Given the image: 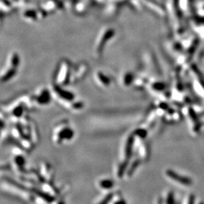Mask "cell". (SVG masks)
Here are the masks:
<instances>
[{
    "mask_svg": "<svg viewBox=\"0 0 204 204\" xmlns=\"http://www.w3.org/2000/svg\"><path fill=\"white\" fill-rule=\"evenodd\" d=\"M115 34L116 31L112 27H104L101 30L94 46V54L96 58H101L106 46L113 39Z\"/></svg>",
    "mask_w": 204,
    "mask_h": 204,
    "instance_id": "6da1fadb",
    "label": "cell"
},
{
    "mask_svg": "<svg viewBox=\"0 0 204 204\" xmlns=\"http://www.w3.org/2000/svg\"><path fill=\"white\" fill-rule=\"evenodd\" d=\"M73 66L68 59H62L57 67L54 79L57 85H66L72 80Z\"/></svg>",
    "mask_w": 204,
    "mask_h": 204,
    "instance_id": "7a4b0ae2",
    "label": "cell"
},
{
    "mask_svg": "<svg viewBox=\"0 0 204 204\" xmlns=\"http://www.w3.org/2000/svg\"><path fill=\"white\" fill-rule=\"evenodd\" d=\"M40 8L49 15L63 9V5L61 0H42L40 3Z\"/></svg>",
    "mask_w": 204,
    "mask_h": 204,
    "instance_id": "3957f363",
    "label": "cell"
},
{
    "mask_svg": "<svg viewBox=\"0 0 204 204\" xmlns=\"http://www.w3.org/2000/svg\"><path fill=\"white\" fill-rule=\"evenodd\" d=\"M89 70V66L87 63L81 62L73 68L72 80L71 81H77L83 78L87 75Z\"/></svg>",
    "mask_w": 204,
    "mask_h": 204,
    "instance_id": "277c9868",
    "label": "cell"
},
{
    "mask_svg": "<svg viewBox=\"0 0 204 204\" xmlns=\"http://www.w3.org/2000/svg\"><path fill=\"white\" fill-rule=\"evenodd\" d=\"M21 17L28 23H34L40 19L39 10L33 8H26L22 11Z\"/></svg>",
    "mask_w": 204,
    "mask_h": 204,
    "instance_id": "5b68a950",
    "label": "cell"
},
{
    "mask_svg": "<svg viewBox=\"0 0 204 204\" xmlns=\"http://www.w3.org/2000/svg\"><path fill=\"white\" fill-rule=\"evenodd\" d=\"M53 91L57 96L60 97V99H64V100L72 101L73 98H75V96L73 95V93L61 89L59 85H54Z\"/></svg>",
    "mask_w": 204,
    "mask_h": 204,
    "instance_id": "8992f818",
    "label": "cell"
},
{
    "mask_svg": "<svg viewBox=\"0 0 204 204\" xmlns=\"http://www.w3.org/2000/svg\"><path fill=\"white\" fill-rule=\"evenodd\" d=\"M21 63V58L19 54L16 52H13L9 54V55L7 60V66L15 69L19 68Z\"/></svg>",
    "mask_w": 204,
    "mask_h": 204,
    "instance_id": "52a82bcc",
    "label": "cell"
},
{
    "mask_svg": "<svg viewBox=\"0 0 204 204\" xmlns=\"http://www.w3.org/2000/svg\"><path fill=\"white\" fill-rule=\"evenodd\" d=\"M94 79L102 87H108L110 84V79L107 75L101 72L98 71L94 74Z\"/></svg>",
    "mask_w": 204,
    "mask_h": 204,
    "instance_id": "ba28073f",
    "label": "cell"
},
{
    "mask_svg": "<svg viewBox=\"0 0 204 204\" xmlns=\"http://www.w3.org/2000/svg\"><path fill=\"white\" fill-rule=\"evenodd\" d=\"M17 72V70L13 68H10L9 66H6L5 68L2 70L1 72V81L2 82L8 81L15 76Z\"/></svg>",
    "mask_w": 204,
    "mask_h": 204,
    "instance_id": "9c48e42d",
    "label": "cell"
},
{
    "mask_svg": "<svg viewBox=\"0 0 204 204\" xmlns=\"http://www.w3.org/2000/svg\"><path fill=\"white\" fill-rule=\"evenodd\" d=\"M36 100L40 104L48 103L51 99L50 92L46 89H42L38 92L36 96Z\"/></svg>",
    "mask_w": 204,
    "mask_h": 204,
    "instance_id": "30bf717a",
    "label": "cell"
},
{
    "mask_svg": "<svg viewBox=\"0 0 204 204\" xmlns=\"http://www.w3.org/2000/svg\"><path fill=\"white\" fill-rule=\"evenodd\" d=\"M15 7V5L11 0H1V10L6 14L12 12Z\"/></svg>",
    "mask_w": 204,
    "mask_h": 204,
    "instance_id": "8fae6325",
    "label": "cell"
},
{
    "mask_svg": "<svg viewBox=\"0 0 204 204\" xmlns=\"http://www.w3.org/2000/svg\"><path fill=\"white\" fill-rule=\"evenodd\" d=\"M168 175H170V176H171L172 178H174L177 181H179L180 182H182V183H184V184H187L190 183V180L188 179H185L184 178L181 177V176H178V175H176V174H174V172H168Z\"/></svg>",
    "mask_w": 204,
    "mask_h": 204,
    "instance_id": "7c38bea8",
    "label": "cell"
},
{
    "mask_svg": "<svg viewBox=\"0 0 204 204\" xmlns=\"http://www.w3.org/2000/svg\"><path fill=\"white\" fill-rule=\"evenodd\" d=\"M131 77H130V74L129 73L126 72L125 73H124V75H123L122 78L121 77V81H122V83H124L125 85H128L130 83V78Z\"/></svg>",
    "mask_w": 204,
    "mask_h": 204,
    "instance_id": "4fadbf2b",
    "label": "cell"
},
{
    "mask_svg": "<svg viewBox=\"0 0 204 204\" xmlns=\"http://www.w3.org/2000/svg\"><path fill=\"white\" fill-rule=\"evenodd\" d=\"M112 182L110 181V180H103V182H101V186L103 188H112Z\"/></svg>",
    "mask_w": 204,
    "mask_h": 204,
    "instance_id": "5bb4252c",
    "label": "cell"
}]
</instances>
